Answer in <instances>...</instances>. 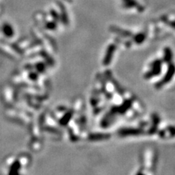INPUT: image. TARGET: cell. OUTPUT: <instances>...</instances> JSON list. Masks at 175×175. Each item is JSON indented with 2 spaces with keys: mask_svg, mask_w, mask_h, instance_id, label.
<instances>
[{
  "mask_svg": "<svg viewBox=\"0 0 175 175\" xmlns=\"http://www.w3.org/2000/svg\"><path fill=\"white\" fill-rule=\"evenodd\" d=\"M116 49V47L115 45H109L108 48H107L106 55H105L104 58V65H107L109 64V62L112 61L113 58L114 52Z\"/></svg>",
  "mask_w": 175,
  "mask_h": 175,
  "instance_id": "obj_1",
  "label": "cell"
},
{
  "mask_svg": "<svg viewBox=\"0 0 175 175\" xmlns=\"http://www.w3.org/2000/svg\"><path fill=\"white\" fill-rule=\"evenodd\" d=\"M110 31H113V32L115 34H118L121 36H123V37H130V36L132 35V33L129 31L125 30V29H122L119 27L115 26H110Z\"/></svg>",
  "mask_w": 175,
  "mask_h": 175,
  "instance_id": "obj_2",
  "label": "cell"
},
{
  "mask_svg": "<svg viewBox=\"0 0 175 175\" xmlns=\"http://www.w3.org/2000/svg\"><path fill=\"white\" fill-rule=\"evenodd\" d=\"M2 31L4 34L5 35V36H7L8 37H11L13 36L14 34L13 29H12V27L10 26V24H4V26L2 27Z\"/></svg>",
  "mask_w": 175,
  "mask_h": 175,
  "instance_id": "obj_3",
  "label": "cell"
},
{
  "mask_svg": "<svg viewBox=\"0 0 175 175\" xmlns=\"http://www.w3.org/2000/svg\"><path fill=\"white\" fill-rule=\"evenodd\" d=\"M172 59V52L170 48H166L164 49V61L166 62H170Z\"/></svg>",
  "mask_w": 175,
  "mask_h": 175,
  "instance_id": "obj_4",
  "label": "cell"
},
{
  "mask_svg": "<svg viewBox=\"0 0 175 175\" xmlns=\"http://www.w3.org/2000/svg\"><path fill=\"white\" fill-rule=\"evenodd\" d=\"M145 38H146V36H145V34L143 33H139L137 35H136L134 37V40L136 43L137 44H141L143 42L145 41Z\"/></svg>",
  "mask_w": 175,
  "mask_h": 175,
  "instance_id": "obj_5",
  "label": "cell"
},
{
  "mask_svg": "<svg viewBox=\"0 0 175 175\" xmlns=\"http://www.w3.org/2000/svg\"><path fill=\"white\" fill-rule=\"evenodd\" d=\"M125 3H124L123 7L126 8H131L134 7H137L139 6L138 3L136 2L135 0H125Z\"/></svg>",
  "mask_w": 175,
  "mask_h": 175,
  "instance_id": "obj_6",
  "label": "cell"
},
{
  "mask_svg": "<svg viewBox=\"0 0 175 175\" xmlns=\"http://www.w3.org/2000/svg\"><path fill=\"white\" fill-rule=\"evenodd\" d=\"M47 27L49 29H54L56 27V25L54 22H50L47 24Z\"/></svg>",
  "mask_w": 175,
  "mask_h": 175,
  "instance_id": "obj_7",
  "label": "cell"
},
{
  "mask_svg": "<svg viewBox=\"0 0 175 175\" xmlns=\"http://www.w3.org/2000/svg\"><path fill=\"white\" fill-rule=\"evenodd\" d=\"M136 175H144L143 174H142V173H140V172H139V173H137V174H136Z\"/></svg>",
  "mask_w": 175,
  "mask_h": 175,
  "instance_id": "obj_8",
  "label": "cell"
}]
</instances>
